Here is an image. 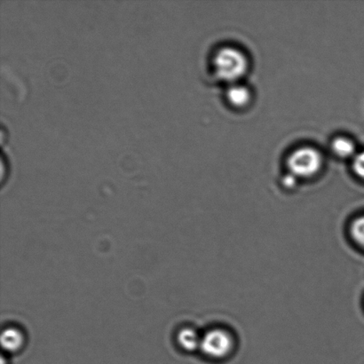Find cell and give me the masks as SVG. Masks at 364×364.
Instances as JSON below:
<instances>
[{"label":"cell","instance_id":"1","mask_svg":"<svg viewBox=\"0 0 364 364\" xmlns=\"http://www.w3.org/2000/svg\"><path fill=\"white\" fill-rule=\"evenodd\" d=\"M248 65V60L244 53L233 48L219 50L213 60L217 76L227 82H235L244 77Z\"/></svg>","mask_w":364,"mask_h":364},{"label":"cell","instance_id":"2","mask_svg":"<svg viewBox=\"0 0 364 364\" xmlns=\"http://www.w3.org/2000/svg\"><path fill=\"white\" fill-rule=\"evenodd\" d=\"M322 164V156L313 148L299 149L288 159V166L291 173L299 177L315 176L319 172Z\"/></svg>","mask_w":364,"mask_h":364},{"label":"cell","instance_id":"3","mask_svg":"<svg viewBox=\"0 0 364 364\" xmlns=\"http://www.w3.org/2000/svg\"><path fill=\"white\" fill-rule=\"evenodd\" d=\"M233 346V338L228 331L214 329L201 338L200 349L209 358H223L230 354Z\"/></svg>","mask_w":364,"mask_h":364},{"label":"cell","instance_id":"4","mask_svg":"<svg viewBox=\"0 0 364 364\" xmlns=\"http://www.w3.org/2000/svg\"><path fill=\"white\" fill-rule=\"evenodd\" d=\"M24 344V336L20 330L16 328H9L3 331L1 335V345L6 351L10 353L20 350Z\"/></svg>","mask_w":364,"mask_h":364},{"label":"cell","instance_id":"5","mask_svg":"<svg viewBox=\"0 0 364 364\" xmlns=\"http://www.w3.org/2000/svg\"><path fill=\"white\" fill-rule=\"evenodd\" d=\"M201 338L198 333L191 328H184L181 330L177 337L181 347L187 351H194L196 349L200 348Z\"/></svg>","mask_w":364,"mask_h":364},{"label":"cell","instance_id":"6","mask_svg":"<svg viewBox=\"0 0 364 364\" xmlns=\"http://www.w3.org/2000/svg\"><path fill=\"white\" fill-rule=\"evenodd\" d=\"M227 96L228 102L235 107L247 105L251 100V92L248 88L240 85H234L228 88Z\"/></svg>","mask_w":364,"mask_h":364},{"label":"cell","instance_id":"7","mask_svg":"<svg viewBox=\"0 0 364 364\" xmlns=\"http://www.w3.org/2000/svg\"><path fill=\"white\" fill-rule=\"evenodd\" d=\"M333 151L335 154L341 156V158H349V156L354 154L355 145L349 139L340 137L333 142Z\"/></svg>","mask_w":364,"mask_h":364},{"label":"cell","instance_id":"8","mask_svg":"<svg viewBox=\"0 0 364 364\" xmlns=\"http://www.w3.org/2000/svg\"><path fill=\"white\" fill-rule=\"evenodd\" d=\"M350 233L356 244L364 248V216L359 217L353 221Z\"/></svg>","mask_w":364,"mask_h":364},{"label":"cell","instance_id":"9","mask_svg":"<svg viewBox=\"0 0 364 364\" xmlns=\"http://www.w3.org/2000/svg\"><path fill=\"white\" fill-rule=\"evenodd\" d=\"M353 167H354L355 173L364 180V151L355 156Z\"/></svg>","mask_w":364,"mask_h":364},{"label":"cell","instance_id":"10","mask_svg":"<svg viewBox=\"0 0 364 364\" xmlns=\"http://www.w3.org/2000/svg\"><path fill=\"white\" fill-rule=\"evenodd\" d=\"M283 184L287 188H294L296 185V178L294 174H288V176H284L283 179Z\"/></svg>","mask_w":364,"mask_h":364}]
</instances>
